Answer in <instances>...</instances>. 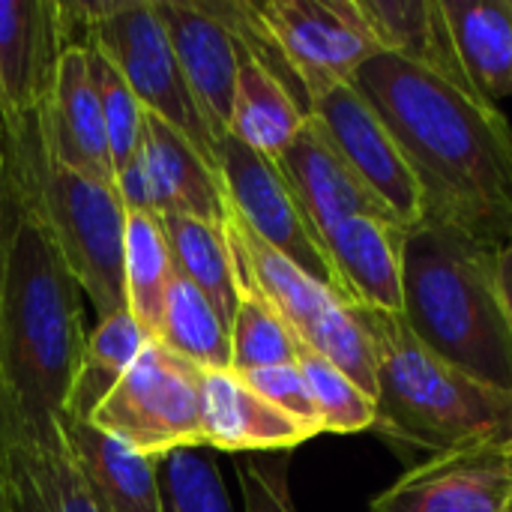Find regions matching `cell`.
Masks as SVG:
<instances>
[{"instance_id":"obj_4","label":"cell","mask_w":512,"mask_h":512,"mask_svg":"<svg viewBox=\"0 0 512 512\" xmlns=\"http://www.w3.org/2000/svg\"><path fill=\"white\" fill-rule=\"evenodd\" d=\"M498 255L501 249L444 222L423 219L408 228L402 318L432 354L512 393V324Z\"/></svg>"},{"instance_id":"obj_16","label":"cell","mask_w":512,"mask_h":512,"mask_svg":"<svg viewBox=\"0 0 512 512\" xmlns=\"http://www.w3.org/2000/svg\"><path fill=\"white\" fill-rule=\"evenodd\" d=\"M201 429L204 447L219 453H288L315 432L276 405L261 399L234 369L201 375Z\"/></svg>"},{"instance_id":"obj_28","label":"cell","mask_w":512,"mask_h":512,"mask_svg":"<svg viewBox=\"0 0 512 512\" xmlns=\"http://www.w3.org/2000/svg\"><path fill=\"white\" fill-rule=\"evenodd\" d=\"M177 267L171 246L156 213H126V240H123V282H126V309L153 339L168 285Z\"/></svg>"},{"instance_id":"obj_12","label":"cell","mask_w":512,"mask_h":512,"mask_svg":"<svg viewBox=\"0 0 512 512\" xmlns=\"http://www.w3.org/2000/svg\"><path fill=\"white\" fill-rule=\"evenodd\" d=\"M369 512H512V441L417 462Z\"/></svg>"},{"instance_id":"obj_39","label":"cell","mask_w":512,"mask_h":512,"mask_svg":"<svg viewBox=\"0 0 512 512\" xmlns=\"http://www.w3.org/2000/svg\"><path fill=\"white\" fill-rule=\"evenodd\" d=\"M510 3H512V0H510Z\"/></svg>"},{"instance_id":"obj_18","label":"cell","mask_w":512,"mask_h":512,"mask_svg":"<svg viewBox=\"0 0 512 512\" xmlns=\"http://www.w3.org/2000/svg\"><path fill=\"white\" fill-rule=\"evenodd\" d=\"M276 165L294 189L321 243L339 222L351 216H390L381 201L342 162V156L333 150L315 120H306V126L276 159Z\"/></svg>"},{"instance_id":"obj_15","label":"cell","mask_w":512,"mask_h":512,"mask_svg":"<svg viewBox=\"0 0 512 512\" xmlns=\"http://www.w3.org/2000/svg\"><path fill=\"white\" fill-rule=\"evenodd\" d=\"M408 228L390 216H351L339 222L324 249L336 273V294L348 306L402 315Z\"/></svg>"},{"instance_id":"obj_2","label":"cell","mask_w":512,"mask_h":512,"mask_svg":"<svg viewBox=\"0 0 512 512\" xmlns=\"http://www.w3.org/2000/svg\"><path fill=\"white\" fill-rule=\"evenodd\" d=\"M81 288L24 207L0 288V429L54 444L84 351Z\"/></svg>"},{"instance_id":"obj_13","label":"cell","mask_w":512,"mask_h":512,"mask_svg":"<svg viewBox=\"0 0 512 512\" xmlns=\"http://www.w3.org/2000/svg\"><path fill=\"white\" fill-rule=\"evenodd\" d=\"M156 12L171 39L180 72L189 84V93L204 114L213 138L219 141L228 132L237 66H240V39L225 21L219 3L204 0H153Z\"/></svg>"},{"instance_id":"obj_5","label":"cell","mask_w":512,"mask_h":512,"mask_svg":"<svg viewBox=\"0 0 512 512\" xmlns=\"http://www.w3.org/2000/svg\"><path fill=\"white\" fill-rule=\"evenodd\" d=\"M18 153L21 195L63 267L99 318L126 309L123 240L126 207L114 183L84 177L54 162L42 141L39 114L9 117Z\"/></svg>"},{"instance_id":"obj_17","label":"cell","mask_w":512,"mask_h":512,"mask_svg":"<svg viewBox=\"0 0 512 512\" xmlns=\"http://www.w3.org/2000/svg\"><path fill=\"white\" fill-rule=\"evenodd\" d=\"M42 141L54 162L69 171H78L93 180L114 183L102 108L87 66V51L72 45L66 48L54 90L39 111Z\"/></svg>"},{"instance_id":"obj_27","label":"cell","mask_w":512,"mask_h":512,"mask_svg":"<svg viewBox=\"0 0 512 512\" xmlns=\"http://www.w3.org/2000/svg\"><path fill=\"white\" fill-rule=\"evenodd\" d=\"M153 339L201 372L231 369V327L204 297V291L180 273H174L168 285Z\"/></svg>"},{"instance_id":"obj_8","label":"cell","mask_w":512,"mask_h":512,"mask_svg":"<svg viewBox=\"0 0 512 512\" xmlns=\"http://www.w3.org/2000/svg\"><path fill=\"white\" fill-rule=\"evenodd\" d=\"M201 369L150 339L87 423L147 459L201 450Z\"/></svg>"},{"instance_id":"obj_23","label":"cell","mask_w":512,"mask_h":512,"mask_svg":"<svg viewBox=\"0 0 512 512\" xmlns=\"http://www.w3.org/2000/svg\"><path fill=\"white\" fill-rule=\"evenodd\" d=\"M441 9L471 87L495 105L512 96L510 0H441Z\"/></svg>"},{"instance_id":"obj_11","label":"cell","mask_w":512,"mask_h":512,"mask_svg":"<svg viewBox=\"0 0 512 512\" xmlns=\"http://www.w3.org/2000/svg\"><path fill=\"white\" fill-rule=\"evenodd\" d=\"M309 120H315L342 162L399 225L414 228L423 222V195L411 165L384 117L354 87V81L333 84L312 96Z\"/></svg>"},{"instance_id":"obj_29","label":"cell","mask_w":512,"mask_h":512,"mask_svg":"<svg viewBox=\"0 0 512 512\" xmlns=\"http://www.w3.org/2000/svg\"><path fill=\"white\" fill-rule=\"evenodd\" d=\"M288 363H297V339L273 306L240 282V300L231 318V369L246 375Z\"/></svg>"},{"instance_id":"obj_22","label":"cell","mask_w":512,"mask_h":512,"mask_svg":"<svg viewBox=\"0 0 512 512\" xmlns=\"http://www.w3.org/2000/svg\"><path fill=\"white\" fill-rule=\"evenodd\" d=\"M306 120L309 111L300 96L240 42L228 135L267 159H279L300 135Z\"/></svg>"},{"instance_id":"obj_38","label":"cell","mask_w":512,"mask_h":512,"mask_svg":"<svg viewBox=\"0 0 512 512\" xmlns=\"http://www.w3.org/2000/svg\"><path fill=\"white\" fill-rule=\"evenodd\" d=\"M0 111H6V105H3V90H0Z\"/></svg>"},{"instance_id":"obj_36","label":"cell","mask_w":512,"mask_h":512,"mask_svg":"<svg viewBox=\"0 0 512 512\" xmlns=\"http://www.w3.org/2000/svg\"><path fill=\"white\" fill-rule=\"evenodd\" d=\"M498 276H501V297H504V306H507L512 324V240L498 255Z\"/></svg>"},{"instance_id":"obj_21","label":"cell","mask_w":512,"mask_h":512,"mask_svg":"<svg viewBox=\"0 0 512 512\" xmlns=\"http://www.w3.org/2000/svg\"><path fill=\"white\" fill-rule=\"evenodd\" d=\"M63 447L105 512H165L159 462L138 456L87 420L60 426Z\"/></svg>"},{"instance_id":"obj_10","label":"cell","mask_w":512,"mask_h":512,"mask_svg":"<svg viewBox=\"0 0 512 512\" xmlns=\"http://www.w3.org/2000/svg\"><path fill=\"white\" fill-rule=\"evenodd\" d=\"M216 174L231 213H237L264 243L291 258L300 270L336 291V273L327 249L276 159L249 150L225 132L216 141Z\"/></svg>"},{"instance_id":"obj_30","label":"cell","mask_w":512,"mask_h":512,"mask_svg":"<svg viewBox=\"0 0 512 512\" xmlns=\"http://www.w3.org/2000/svg\"><path fill=\"white\" fill-rule=\"evenodd\" d=\"M297 366L309 384L312 402L318 408L321 426L330 435H363L375 426V399L354 384L342 369L315 354L306 345H297Z\"/></svg>"},{"instance_id":"obj_37","label":"cell","mask_w":512,"mask_h":512,"mask_svg":"<svg viewBox=\"0 0 512 512\" xmlns=\"http://www.w3.org/2000/svg\"><path fill=\"white\" fill-rule=\"evenodd\" d=\"M0 512H6V504H3V492H0Z\"/></svg>"},{"instance_id":"obj_3","label":"cell","mask_w":512,"mask_h":512,"mask_svg":"<svg viewBox=\"0 0 512 512\" xmlns=\"http://www.w3.org/2000/svg\"><path fill=\"white\" fill-rule=\"evenodd\" d=\"M375 360V426L408 465L492 441H512V393L432 354L402 315L351 306Z\"/></svg>"},{"instance_id":"obj_24","label":"cell","mask_w":512,"mask_h":512,"mask_svg":"<svg viewBox=\"0 0 512 512\" xmlns=\"http://www.w3.org/2000/svg\"><path fill=\"white\" fill-rule=\"evenodd\" d=\"M381 51L423 63L447 78L468 81L453 48L441 0H360Z\"/></svg>"},{"instance_id":"obj_20","label":"cell","mask_w":512,"mask_h":512,"mask_svg":"<svg viewBox=\"0 0 512 512\" xmlns=\"http://www.w3.org/2000/svg\"><path fill=\"white\" fill-rule=\"evenodd\" d=\"M0 492L6 512H105L63 438L39 444L0 429Z\"/></svg>"},{"instance_id":"obj_25","label":"cell","mask_w":512,"mask_h":512,"mask_svg":"<svg viewBox=\"0 0 512 512\" xmlns=\"http://www.w3.org/2000/svg\"><path fill=\"white\" fill-rule=\"evenodd\" d=\"M150 336L144 327L132 318L129 309H120L108 318H99L96 327L87 333L78 372L66 399V420H90L93 411L102 405V399L117 387V381L129 372V366L138 360Z\"/></svg>"},{"instance_id":"obj_32","label":"cell","mask_w":512,"mask_h":512,"mask_svg":"<svg viewBox=\"0 0 512 512\" xmlns=\"http://www.w3.org/2000/svg\"><path fill=\"white\" fill-rule=\"evenodd\" d=\"M165 512H234L222 471L201 450H177L159 462Z\"/></svg>"},{"instance_id":"obj_9","label":"cell","mask_w":512,"mask_h":512,"mask_svg":"<svg viewBox=\"0 0 512 512\" xmlns=\"http://www.w3.org/2000/svg\"><path fill=\"white\" fill-rule=\"evenodd\" d=\"M252 12L306 105L321 90L354 81L372 57L384 54L360 0H261Z\"/></svg>"},{"instance_id":"obj_1","label":"cell","mask_w":512,"mask_h":512,"mask_svg":"<svg viewBox=\"0 0 512 512\" xmlns=\"http://www.w3.org/2000/svg\"><path fill=\"white\" fill-rule=\"evenodd\" d=\"M354 87L405 153L423 219L504 249L512 240V126L471 84L399 54L372 57Z\"/></svg>"},{"instance_id":"obj_33","label":"cell","mask_w":512,"mask_h":512,"mask_svg":"<svg viewBox=\"0 0 512 512\" xmlns=\"http://www.w3.org/2000/svg\"><path fill=\"white\" fill-rule=\"evenodd\" d=\"M288 456L285 453H264L237 459V480L243 512H297L291 486H288Z\"/></svg>"},{"instance_id":"obj_19","label":"cell","mask_w":512,"mask_h":512,"mask_svg":"<svg viewBox=\"0 0 512 512\" xmlns=\"http://www.w3.org/2000/svg\"><path fill=\"white\" fill-rule=\"evenodd\" d=\"M138 159L147 174L156 216H189L225 225L228 201L219 174L177 129L144 114Z\"/></svg>"},{"instance_id":"obj_6","label":"cell","mask_w":512,"mask_h":512,"mask_svg":"<svg viewBox=\"0 0 512 512\" xmlns=\"http://www.w3.org/2000/svg\"><path fill=\"white\" fill-rule=\"evenodd\" d=\"M60 9L69 45H90L105 54L126 78L141 108L177 129L216 168V138L189 93L156 3L96 0L60 3Z\"/></svg>"},{"instance_id":"obj_34","label":"cell","mask_w":512,"mask_h":512,"mask_svg":"<svg viewBox=\"0 0 512 512\" xmlns=\"http://www.w3.org/2000/svg\"><path fill=\"white\" fill-rule=\"evenodd\" d=\"M261 399H267L270 405H276L282 414L294 417L297 423L309 426L315 435L324 432L321 426V417H318V408L312 402V393H309V384L300 372L297 363H288V366H273V369H258V372H246L240 375Z\"/></svg>"},{"instance_id":"obj_7","label":"cell","mask_w":512,"mask_h":512,"mask_svg":"<svg viewBox=\"0 0 512 512\" xmlns=\"http://www.w3.org/2000/svg\"><path fill=\"white\" fill-rule=\"evenodd\" d=\"M225 237L231 243L240 282L273 306L297 345H306L330 360L375 399V360L354 309L330 285L318 282L291 258L264 243L231 210L225 219Z\"/></svg>"},{"instance_id":"obj_31","label":"cell","mask_w":512,"mask_h":512,"mask_svg":"<svg viewBox=\"0 0 512 512\" xmlns=\"http://www.w3.org/2000/svg\"><path fill=\"white\" fill-rule=\"evenodd\" d=\"M84 51H87V66H90L93 87H96V99H99V108H102L111 168H114V177H117L129 165V159L138 153L147 111L135 99V93L126 84V78L120 75V69L105 54H99L90 45H84Z\"/></svg>"},{"instance_id":"obj_14","label":"cell","mask_w":512,"mask_h":512,"mask_svg":"<svg viewBox=\"0 0 512 512\" xmlns=\"http://www.w3.org/2000/svg\"><path fill=\"white\" fill-rule=\"evenodd\" d=\"M66 48L57 0H0V90L9 117L45 108Z\"/></svg>"},{"instance_id":"obj_26","label":"cell","mask_w":512,"mask_h":512,"mask_svg":"<svg viewBox=\"0 0 512 512\" xmlns=\"http://www.w3.org/2000/svg\"><path fill=\"white\" fill-rule=\"evenodd\" d=\"M159 219L177 273L186 276L195 288H201L204 297L216 306V312L231 327L240 300V273L231 243L225 237V225H213L189 216H159Z\"/></svg>"},{"instance_id":"obj_35","label":"cell","mask_w":512,"mask_h":512,"mask_svg":"<svg viewBox=\"0 0 512 512\" xmlns=\"http://www.w3.org/2000/svg\"><path fill=\"white\" fill-rule=\"evenodd\" d=\"M21 216H24V195H21V174H18L12 120L6 111H0V288H3L6 258H9L12 237H15Z\"/></svg>"}]
</instances>
